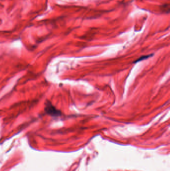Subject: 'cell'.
Instances as JSON below:
<instances>
[{
	"label": "cell",
	"instance_id": "cell-1",
	"mask_svg": "<svg viewBox=\"0 0 170 171\" xmlns=\"http://www.w3.org/2000/svg\"><path fill=\"white\" fill-rule=\"evenodd\" d=\"M45 110L46 113L53 117H59L61 115V112L58 110L54 106H53L51 103L47 102L45 108Z\"/></svg>",
	"mask_w": 170,
	"mask_h": 171
},
{
	"label": "cell",
	"instance_id": "cell-2",
	"mask_svg": "<svg viewBox=\"0 0 170 171\" xmlns=\"http://www.w3.org/2000/svg\"><path fill=\"white\" fill-rule=\"evenodd\" d=\"M153 56V55H148V56H145L141 57H140V58L139 59L137 60L135 62H138V61H141V60H142L147 59L149 57H151V56Z\"/></svg>",
	"mask_w": 170,
	"mask_h": 171
}]
</instances>
